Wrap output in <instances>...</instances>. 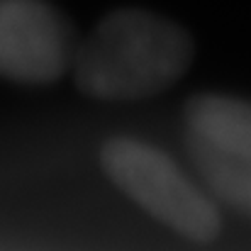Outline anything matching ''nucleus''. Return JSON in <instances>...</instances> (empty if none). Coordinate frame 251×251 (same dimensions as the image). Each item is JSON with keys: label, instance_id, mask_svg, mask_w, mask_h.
Returning a JSON list of instances; mask_svg holds the SVG:
<instances>
[{"label": "nucleus", "instance_id": "2", "mask_svg": "<svg viewBox=\"0 0 251 251\" xmlns=\"http://www.w3.org/2000/svg\"><path fill=\"white\" fill-rule=\"evenodd\" d=\"M110 183L142 212L188 244H212L222 234V207L161 147L117 134L100 147Z\"/></svg>", "mask_w": 251, "mask_h": 251}, {"label": "nucleus", "instance_id": "1", "mask_svg": "<svg viewBox=\"0 0 251 251\" xmlns=\"http://www.w3.org/2000/svg\"><path fill=\"white\" fill-rule=\"evenodd\" d=\"M195 59L190 34L164 15L125 7L105 15L74 49L78 90L100 102H137L173 88Z\"/></svg>", "mask_w": 251, "mask_h": 251}, {"label": "nucleus", "instance_id": "3", "mask_svg": "<svg viewBox=\"0 0 251 251\" xmlns=\"http://www.w3.org/2000/svg\"><path fill=\"white\" fill-rule=\"evenodd\" d=\"M183 144L210 198L251 222V100L193 95L183 110Z\"/></svg>", "mask_w": 251, "mask_h": 251}, {"label": "nucleus", "instance_id": "4", "mask_svg": "<svg viewBox=\"0 0 251 251\" xmlns=\"http://www.w3.org/2000/svg\"><path fill=\"white\" fill-rule=\"evenodd\" d=\"M76 42L69 22L44 0H0V78L51 85L69 69Z\"/></svg>", "mask_w": 251, "mask_h": 251}]
</instances>
